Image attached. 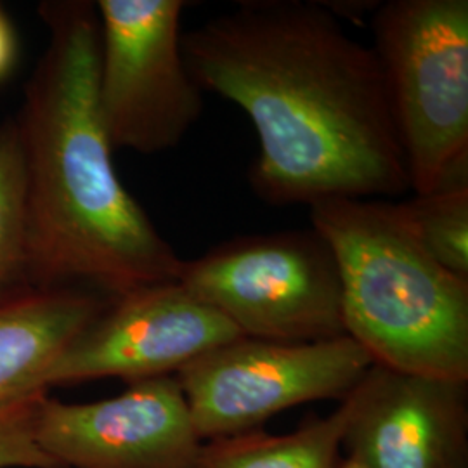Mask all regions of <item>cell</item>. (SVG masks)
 Masks as SVG:
<instances>
[{"label": "cell", "mask_w": 468, "mask_h": 468, "mask_svg": "<svg viewBox=\"0 0 468 468\" xmlns=\"http://www.w3.org/2000/svg\"><path fill=\"white\" fill-rule=\"evenodd\" d=\"M203 92L259 135L251 191L269 205L394 198L411 189L384 68L318 0H241L183 34Z\"/></svg>", "instance_id": "obj_1"}, {"label": "cell", "mask_w": 468, "mask_h": 468, "mask_svg": "<svg viewBox=\"0 0 468 468\" xmlns=\"http://www.w3.org/2000/svg\"><path fill=\"white\" fill-rule=\"evenodd\" d=\"M48 46L16 123L27 193L28 288L117 299L177 282L183 261L118 177L98 104L96 2L38 7Z\"/></svg>", "instance_id": "obj_2"}, {"label": "cell", "mask_w": 468, "mask_h": 468, "mask_svg": "<svg viewBox=\"0 0 468 468\" xmlns=\"http://www.w3.org/2000/svg\"><path fill=\"white\" fill-rule=\"evenodd\" d=\"M309 218L338 264L346 335L373 365L468 382V280L423 249L401 201H319Z\"/></svg>", "instance_id": "obj_3"}, {"label": "cell", "mask_w": 468, "mask_h": 468, "mask_svg": "<svg viewBox=\"0 0 468 468\" xmlns=\"http://www.w3.org/2000/svg\"><path fill=\"white\" fill-rule=\"evenodd\" d=\"M369 25L411 189L468 181V0H388Z\"/></svg>", "instance_id": "obj_4"}, {"label": "cell", "mask_w": 468, "mask_h": 468, "mask_svg": "<svg viewBox=\"0 0 468 468\" xmlns=\"http://www.w3.org/2000/svg\"><path fill=\"white\" fill-rule=\"evenodd\" d=\"M177 283L243 336L318 342L346 335L338 264L313 226L234 236L183 261Z\"/></svg>", "instance_id": "obj_5"}, {"label": "cell", "mask_w": 468, "mask_h": 468, "mask_svg": "<svg viewBox=\"0 0 468 468\" xmlns=\"http://www.w3.org/2000/svg\"><path fill=\"white\" fill-rule=\"evenodd\" d=\"M185 0H100L98 104L113 150H174L203 113L183 54Z\"/></svg>", "instance_id": "obj_6"}, {"label": "cell", "mask_w": 468, "mask_h": 468, "mask_svg": "<svg viewBox=\"0 0 468 468\" xmlns=\"http://www.w3.org/2000/svg\"><path fill=\"white\" fill-rule=\"evenodd\" d=\"M371 365L349 335L318 342L239 336L205 352L176 378L205 442L261 431L301 404L342 401Z\"/></svg>", "instance_id": "obj_7"}, {"label": "cell", "mask_w": 468, "mask_h": 468, "mask_svg": "<svg viewBox=\"0 0 468 468\" xmlns=\"http://www.w3.org/2000/svg\"><path fill=\"white\" fill-rule=\"evenodd\" d=\"M239 336L228 319L177 282L151 284L108 302L50 361L38 387L176 377L205 352Z\"/></svg>", "instance_id": "obj_8"}, {"label": "cell", "mask_w": 468, "mask_h": 468, "mask_svg": "<svg viewBox=\"0 0 468 468\" xmlns=\"http://www.w3.org/2000/svg\"><path fill=\"white\" fill-rule=\"evenodd\" d=\"M37 442L61 468H193L201 439L176 377L102 401L40 402Z\"/></svg>", "instance_id": "obj_9"}, {"label": "cell", "mask_w": 468, "mask_h": 468, "mask_svg": "<svg viewBox=\"0 0 468 468\" xmlns=\"http://www.w3.org/2000/svg\"><path fill=\"white\" fill-rule=\"evenodd\" d=\"M467 384L371 365L344 398L342 450L367 468H468Z\"/></svg>", "instance_id": "obj_10"}, {"label": "cell", "mask_w": 468, "mask_h": 468, "mask_svg": "<svg viewBox=\"0 0 468 468\" xmlns=\"http://www.w3.org/2000/svg\"><path fill=\"white\" fill-rule=\"evenodd\" d=\"M108 302L79 288H34L0 299V402L42 390L44 369Z\"/></svg>", "instance_id": "obj_11"}, {"label": "cell", "mask_w": 468, "mask_h": 468, "mask_svg": "<svg viewBox=\"0 0 468 468\" xmlns=\"http://www.w3.org/2000/svg\"><path fill=\"white\" fill-rule=\"evenodd\" d=\"M347 419L342 399L332 415L307 419L288 434L251 431L205 441L193 468H336Z\"/></svg>", "instance_id": "obj_12"}, {"label": "cell", "mask_w": 468, "mask_h": 468, "mask_svg": "<svg viewBox=\"0 0 468 468\" xmlns=\"http://www.w3.org/2000/svg\"><path fill=\"white\" fill-rule=\"evenodd\" d=\"M27 283V193L15 118L0 123V299Z\"/></svg>", "instance_id": "obj_13"}, {"label": "cell", "mask_w": 468, "mask_h": 468, "mask_svg": "<svg viewBox=\"0 0 468 468\" xmlns=\"http://www.w3.org/2000/svg\"><path fill=\"white\" fill-rule=\"evenodd\" d=\"M420 243L458 278L468 280V181L401 201Z\"/></svg>", "instance_id": "obj_14"}, {"label": "cell", "mask_w": 468, "mask_h": 468, "mask_svg": "<svg viewBox=\"0 0 468 468\" xmlns=\"http://www.w3.org/2000/svg\"><path fill=\"white\" fill-rule=\"evenodd\" d=\"M49 390L0 402V468H61L37 442L38 408Z\"/></svg>", "instance_id": "obj_15"}, {"label": "cell", "mask_w": 468, "mask_h": 468, "mask_svg": "<svg viewBox=\"0 0 468 468\" xmlns=\"http://www.w3.org/2000/svg\"><path fill=\"white\" fill-rule=\"evenodd\" d=\"M17 61V35L13 21L0 5V82L9 77Z\"/></svg>", "instance_id": "obj_16"}, {"label": "cell", "mask_w": 468, "mask_h": 468, "mask_svg": "<svg viewBox=\"0 0 468 468\" xmlns=\"http://www.w3.org/2000/svg\"><path fill=\"white\" fill-rule=\"evenodd\" d=\"M336 468H367L363 463H359L357 460H354L351 456H344L342 460H340V463H338V467Z\"/></svg>", "instance_id": "obj_17"}]
</instances>
